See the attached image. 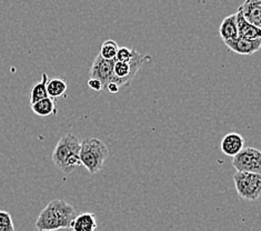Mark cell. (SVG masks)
<instances>
[{
    "label": "cell",
    "mask_w": 261,
    "mask_h": 231,
    "mask_svg": "<svg viewBox=\"0 0 261 231\" xmlns=\"http://www.w3.org/2000/svg\"><path fill=\"white\" fill-rule=\"evenodd\" d=\"M76 217V209L68 202L55 199L49 202L39 214L36 221V229L39 231H58L70 228Z\"/></svg>",
    "instance_id": "1"
},
{
    "label": "cell",
    "mask_w": 261,
    "mask_h": 231,
    "mask_svg": "<svg viewBox=\"0 0 261 231\" xmlns=\"http://www.w3.org/2000/svg\"><path fill=\"white\" fill-rule=\"evenodd\" d=\"M80 140L77 136L66 134L60 138L53 152L55 167L61 172L70 173L82 166L79 158Z\"/></svg>",
    "instance_id": "2"
},
{
    "label": "cell",
    "mask_w": 261,
    "mask_h": 231,
    "mask_svg": "<svg viewBox=\"0 0 261 231\" xmlns=\"http://www.w3.org/2000/svg\"><path fill=\"white\" fill-rule=\"evenodd\" d=\"M108 156L109 149L100 139L88 137L80 141V162L89 173L94 174L100 171Z\"/></svg>",
    "instance_id": "3"
},
{
    "label": "cell",
    "mask_w": 261,
    "mask_h": 231,
    "mask_svg": "<svg viewBox=\"0 0 261 231\" xmlns=\"http://www.w3.org/2000/svg\"><path fill=\"white\" fill-rule=\"evenodd\" d=\"M149 61H151L150 56H141L138 53H136L134 59L130 62L115 61L113 78L109 83L116 84L119 88L129 87L136 77V74L140 70V68Z\"/></svg>",
    "instance_id": "4"
},
{
    "label": "cell",
    "mask_w": 261,
    "mask_h": 231,
    "mask_svg": "<svg viewBox=\"0 0 261 231\" xmlns=\"http://www.w3.org/2000/svg\"><path fill=\"white\" fill-rule=\"evenodd\" d=\"M233 183L240 198L248 201H254L261 193V174L237 171L233 176Z\"/></svg>",
    "instance_id": "5"
},
{
    "label": "cell",
    "mask_w": 261,
    "mask_h": 231,
    "mask_svg": "<svg viewBox=\"0 0 261 231\" xmlns=\"http://www.w3.org/2000/svg\"><path fill=\"white\" fill-rule=\"evenodd\" d=\"M232 166L240 172L261 173V152L259 149L247 147L232 158Z\"/></svg>",
    "instance_id": "6"
},
{
    "label": "cell",
    "mask_w": 261,
    "mask_h": 231,
    "mask_svg": "<svg viewBox=\"0 0 261 231\" xmlns=\"http://www.w3.org/2000/svg\"><path fill=\"white\" fill-rule=\"evenodd\" d=\"M115 60L103 59L100 55H97L94 62H92L89 76L92 79H97L100 81L103 87H106L113 78Z\"/></svg>",
    "instance_id": "7"
},
{
    "label": "cell",
    "mask_w": 261,
    "mask_h": 231,
    "mask_svg": "<svg viewBox=\"0 0 261 231\" xmlns=\"http://www.w3.org/2000/svg\"><path fill=\"white\" fill-rule=\"evenodd\" d=\"M225 45L234 54L249 56L259 52V49L261 47V39L250 40L238 37V38H236L234 40L225 42Z\"/></svg>",
    "instance_id": "8"
},
{
    "label": "cell",
    "mask_w": 261,
    "mask_h": 231,
    "mask_svg": "<svg viewBox=\"0 0 261 231\" xmlns=\"http://www.w3.org/2000/svg\"><path fill=\"white\" fill-rule=\"evenodd\" d=\"M238 10L242 17L251 23L252 26L260 29L261 27V0H246Z\"/></svg>",
    "instance_id": "9"
},
{
    "label": "cell",
    "mask_w": 261,
    "mask_h": 231,
    "mask_svg": "<svg viewBox=\"0 0 261 231\" xmlns=\"http://www.w3.org/2000/svg\"><path fill=\"white\" fill-rule=\"evenodd\" d=\"M245 139L244 137L237 133H229L221 140V151L228 157H234L244 148Z\"/></svg>",
    "instance_id": "10"
},
{
    "label": "cell",
    "mask_w": 261,
    "mask_h": 231,
    "mask_svg": "<svg viewBox=\"0 0 261 231\" xmlns=\"http://www.w3.org/2000/svg\"><path fill=\"white\" fill-rule=\"evenodd\" d=\"M236 21H237L238 37L250 39V40L261 39V30L248 22L245 18L242 17L241 12L239 10L236 12Z\"/></svg>",
    "instance_id": "11"
},
{
    "label": "cell",
    "mask_w": 261,
    "mask_h": 231,
    "mask_svg": "<svg viewBox=\"0 0 261 231\" xmlns=\"http://www.w3.org/2000/svg\"><path fill=\"white\" fill-rule=\"evenodd\" d=\"M97 227L96 216L91 212H82L77 215L70 224L72 231H96Z\"/></svg>",
    "instance_id": "12"
},
{
    "label": "cell",
    "mask_w": 261,
    "mask_h": 231,
    "mask_svg": "<svg viewBox=\"0 0 261 231\" xmlns=\"http://www.w3.org/2000/svg\"><path fill=\"white\" fill-rule=\"evenodd\" d=\"M219 34L223 42H228L238 38L237 21H236V14L226 17L222 20L219 27Z\"/></svg>",
    "instance_id": "13"
},
{
    "label": "cell",
    "mask_w": 261,
    "mask_h": 231,
    "mask_svg": "<svg viewBox=\"0 0 261 231\" xmlns=\"http://www.w3.org/2000/svg\"><path fill=\"white\" fill-rule=\"evenodd\" d=\"M30 107H32V110L34 111L35 115L42 118L58 114V109H57V106H56L55 100L49 97L42 99V100L37 101L33 105H30Z\"/></svg>",
    "instance_id": "14"
},
{
    "label": "cell",
    "mask_w": 261,
    "mask_h": 231,
    "mask_svg": "<svg viewBox=\"0 0 261 231\" xmlns=\"http://www.w3.org/2000/svg\"><path fill=\"white\" fill-rule=\"evenodd\" d=\"M68 89V85L66 80L61 78H54L49 79L47 83V93L48 97L51 99H57L63 97Z\"/></svg>",
    "instance_id": "15"
},
{
    "label": "cell",
    "mask_w": 261,
    "mask_h": 231,
    "mask_svg": "<svg viewBox=\"0 0 261 231\" xmlns=\"http://www.w3.org/2000/svg\"><path fill=\"white\" fill-rule=\"evenodd\" d=\"M48 80H49L48 74L43 72L41 74V80L38 84H36L32 88V91H30V105H33L39 100H42V99L45 98H48V93H47Z\"/></svg>",
    "instance_id": "16"
},
{
    "label": "cell",
    "mask_w": 261,
    "mask_h": 231,
    "mask_svg": "<svg viewBox=\"0 0 261 231\" xmlns=\"http://www.w3.org/2000/svg\"><path fill=\"white\" fill-rule=\"evenodd\" d=\"M118 49H119V47H118L116 41L107 40L101 45L100 53H99V55H100L103 59L115 60Z\"/></svg>",
    "instance_id": "17"
},
{
    "label": "cell",
    "mask_w": 261,
    "mask_h": 231,
    "mask_svg": "<svg viewBox=\"0 0 261 231\" xmlns=\"http://www.w3.org/2000/svg\"><path fill=\"white\" fill-rule=\"evenodd\" d=\"M0 231H15L11 215L4 210H0Z\"/></svg>",
    "instance_id": "18"
},
{
    "label": "cell",
    "mask_w": 261,
    "mask_h": 231,
    "mask_svg": "<svg viewBox=\"0 0 261 231\" xmlns=\"http://www.w3.org/2000/svg\"><path fill=\"white\" fill-rule=\"evenodd\" d=\"M136 50H134V49H129L127 47H122V48H119L118 49L117 52V55H116V58H115V61H119V62H130L136 55Z\"/></svg>",
    "instance_id": "19"
},
{
    "label": "cell",
    "mask_w": 261,
    "mask_h": 231,
    "mask_svg": "<svg viewBox=\"0 0 261 231\" xmlns=\"http://www.w3.org/2000/svg\"><path fill=\"white\" fill-rule=\"evenodd\" d=\"M88 86H89L90 89L95 90V91H101V90L105 89V87L102 86L100 81L97 80V79H92V78H89Z\"/></svg>",
    "instance_id": "20"
},
{
    "label": "cell",
    "mask_w": 261,
    "mask_h": 231,
    "mask_svg": "<svg viewBox=\"0 0 261 231\" xmlns=\"http://www.w3.org/2000/svg\"><path fill=\"white\" fill-rule=\"evenodd\" d=\"M105 89H107L110 93H117L118 91L120 90L119 87H118V86H117L116 84H114V83H109V84L106 85Z\"/></svg>",
    "instance_id": "21"
}]
</instances>
